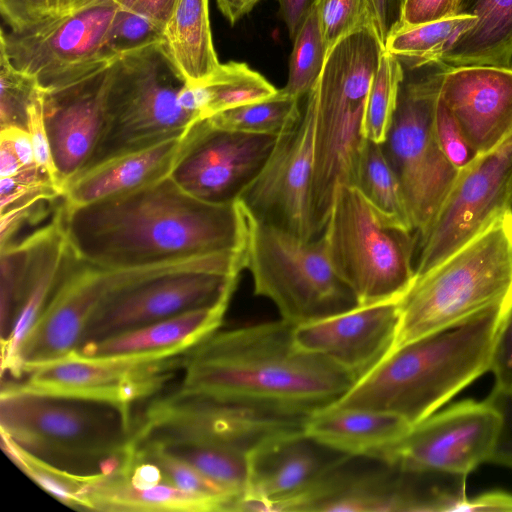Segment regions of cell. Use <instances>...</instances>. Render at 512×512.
I'll return each mask as SVG.
<instances>
[{"label":"cell","mask_w":512,"mask_h":512,"mask_svg":"<svg viewBox=\"0 0 512 512\" xmlns=\"http://www.w3.org/2000/svg\"><path fill=\"white\" fill-rule=\"evenodd\" d=\"M74 255L101 268H127L246 251L248 222L239 201L212 204L170 175L89 204L58 208Z\"/></svg>","instance_id":"obj_1"},{"label":"cell","mask_w":512,"mask_h":512,"mask_svg":"<svg viewBox=\"0 0 512 512\" xmlns=\"http://www.w3.org/2000/svg\"><path fill=\"white\" fill-rule=\"evenodd\" d=\"M280 319L216 331L185 355L182 393L310 415L356 382L331 360L299 348Z\"/></svg>","instance_id":"obj_2"},{"label":"cell","mask_w":512,"mask_h":512,"mask_svg":"<svg viewBox=\"0 0 512 512\" xmlns=\"http://www.w3.org/2000/svg\"><path fill=\"white\" fill-rule=\"evenodd\" d=\"M511 303L411 341L384 358L327 407L397 415L411 426L490 371L494 340Z\"/></svg>","instance_id":"obj_3"},{"label":"cell","mask_w":512,"mask_h":512,"mask_svg":"<svg viewBox=\"0 0 512 512\" xmlns=\"http://www.w3.org/2000/svg\"><path fill=\"white\" fill-rule=\"evenodd\" d=\"M385 47L376 26H363L336 42L307 94L314 108L310 215L315 235L323 233L335 193L356 186L367 139L364 117L370 87Z\"/></svg>","instance_id":"obj_4"},{"label":"cell","mask_w":512,"mask_h":512,"mask_svg":"<svg viewBox=\"0 0 512 512\" xmlns=\"http://www.w3.org/2000/svg\"><path fill=\"white\" fill-rule=\"evenodd\" d=\"M511 302L512 212H509L443 262L415 278L399 302V324L391 352L460 324L493 305Z\"/></svg>","instance_id":"obj_5"},{"label":"cell","mask_w":512,"mask_h":512,"mask_svg":"<svg viewBox=\"0 0 512 512\" xmlns=\"http://www.w3.org/2000/svg\"><path fill=\"white\" fill-rule=\"evenodd\" d=\"M1 432L50 461H98L113 474L132 446L135 424L118 408L82 399L40 395L2 385Z\"/></svg>","instance_id":"obj_6"},{"label":"cell","mask_w":512,"mask_h":512,"mask_svg":"<svg viewBox=\"0 0 512 512\" xmlns=\"http://www.w3.org/2000/svg\"><path fill=\"white\" fill-rule=\"evenodd\" d=\"M186 85L163 42L120 54L113 64L104 127L81 172L163 141L182 138L198 121L178 102Z\"/></svg>","instance_id":"obj_7"},{"label":"cell","mask_w":512,"mask_h":512,"mask_svg":"<svg viewBox=\"0 0 512 512\" xmlns=\"http://www.w3.org/2000/svg\"><path fill=\"white\" fill-rule=\"evenodd\" d=\"M322 235L334 271L359 305L402 298L416 278V234L380 213L355 186L337 189Z\"/></svg>","instance_id":"obj_8"},{"label":"cell","mask_w":512,"mask_h":512,"mask_svg":"<svg viewBox=\"0 0 512 512\" xmlns=\"http://www.w3.org/2000/svg\"><path fill=\"white\" fill-rule=\"evenodd\" d=\"M246 215L245 269L252 275L254 294L271 300L281 319L296 326L359 305L334 271L322 234L304 241Z\"/></svg>","instance_id":"obj_9"},{"label":"cell","mask_w":512,"mask_h":512,"mask_svg":"<svg viewBox=\"0 0 512 512\" xmlns=\"http://www.w3.org/2000/svg\"><path fill=\"white\" fill-rule=\"evenodd\" d=\"M450 67L444 62L403 67L396 108L381 144L400 182L416 238L428 228L458 174L434 133L435 107Z\"/></svg>","instance_id":"obj_10"},{"label":"cell","mask_w":512,"mask_h":512,"mask_svg":"<svg viewBox=\"0 0 512 512\" xmlns=\"http://www.w3.org/2000/svg\"><path fill=\"white\" fill-rule=\"evenodd\" d=\"M310 415L176 390L147 406L133 439L204 442L249 454L275 438L305 433Z\"/></svg>","instance_id":"obj_11"},{"label":"cell","mask_w":512,"mask_h":512,"mask_svg":"<svg viewBox=\"0 0 512 512\" xmlns=\"http://www.w3.org/2000/svg\"><path fill=\"white\" fill-rule=\"evenodd\" d=\"M118 9L115 0H74L24 27L1 29L0 47L17 69L35 76L43 88L51 87L116 58L107 41Z\"/></svg>","instance_id":"obj_12"},{"label":"cell","mask_w":512,"mask_h":512,"mask_svg":"<svg viewBox=\"0 0 512 512\" xmlns=\"http://www.w3.org/2000/svg\"><path fill=\"white\" fill-rule=\"evenodd\" d=\"M512 212V135L458 171L426 231L417 238L416 277Z\"/></svg>","instance_id":"obj_13"},{"label":"cell","mask_w":512,"mask_h":512,"mask_svg":"<svg viewBox=\"0 0 512 512\" xmlns=\"http://www.w3.org/2000/svg\"><path fill=\"white\" fill-rule=\"evenodd\" d=\"M185 354H135L89 357L71 352L25 370L22 383L6 386L21 392L94 401L118 408L132 419V405L156 393Z\"/></svg>","instance_id":"obj_14"},{"label":"cell","mask_w":512,"mask_h":512,"mask_svg":"<svg viewBox=\"0 0 512 512\" xmlns=\"http://www.w3.org/2000/svg\"><path fill=\"white\" fill-rule=\"evenodd\" d=\"M502 425V413L488 397L462 401L413 425L373 460L408 471L467 477L491 462Z\"/></svg>","instance_id":"obj_15"},{"label":"cell","mask_w":512,"mask_h":512,"mask_svg":"<svg viewBox=\"0 0 512 512\" xmlns=\"http://www.w3.org/2000/svg\"><path fill=\"white\" fill-rule=\"evenodd\" d=\"M279 136L213 126L201 119L182 137L170 177L195 198L232 204L255 179Z\"/></svg>","instance_id":"obj_16"},{"label":"cell","mask_w":512,"mask_h":512,"mask_svg":"<svg viewBox=\"0 0 512 512\" xmlns=\"http://www.w3.org/2000/svg\"><path fill=\"white\" fill-rule=\"evenodd\" d=\"M238 278L239 275L188 268L128 285L107 296L96 308L79 347L191 309L229 302Z\"/></svg>","instance_id":"obj_17"},{"label":"cell","mask_w":512,"mask_h":512,"mask_svg":"<svg viewBox=\"0 0 512 512\" xmlns=\"http://www.w3.org/2000/svg\"><path fill=\"white\" fill-rule=\"evenodd\" d=\"M314 108L306 96L298 122L280 135L263 168L238 201L254 219L304 241L317 236L310 215Z\"/></svg>","instance_id":"obj_18"},{"label":"cell","mask_w":512,"mask_h":512,"mask_svg":"<svg viewBox=\"0 0 512 512\" xmlns=\"http://www.w3.org/2000/svg\"><path fill=\"white\" fill-rule=\"evenodd\" d=\"M116 58L44 88V125L57 184L63 194L69 182L84 169L100 139Z\"/></svg>","instance_id":"obj_19"},{"label":"cell","mask_w":512,"mask_h":512,"mask_svg":"<svg viewBox=\"0 0 512 512\" xmlns=\"http://www.w3.org/2000/svg\"><path fill=\"white\" fill-rule=\"evenodd\" d=\"M400 300L358 305L333 316L296 325L294 342L299 348L336 363L358 381L392 351Z\"/></svg>","instance_id":"obj_20"},{"label":"cell","mask_w":512,"mask_h":512,"mask_svg":"<svg viewBox=\"0 0 512 512\" xmlns=\"http://www.w3.org/2000/svg\"><path fill=\"white\" fill-rule=\"evenodd\" d=\"M439 98L478 154L493 150L512 135V68L450 67Z\"/></svg>","instance_id":"obj_21"},{"label":"cell","mask_w":512,"mask_h":512,"mask_svg":"<svg viewBox=\"0 0 512 512\" xmlns=\"http://www.w3.org/2000/svg\"><path fill=\"white\" fill-rule=\"evenodd\" d=\"M327 449L305 433L275 438L257 447L248 454L246 494L231 511H274L280 503L302 494L347 456H326Z\"/></svg>","instance_id":"obj_22"},{"label":"cell","mask_w":512,"mask_h":512,"mask_svg":"<svg viewBox=\"0 0 512 512\" xmlns=\"http://www.w3.org/2000/svg\"><path fill=\"white\" fill-rule=\"evenodd\" d=\"M25 259L10 330L2 338V372L20 377L23 341L46 307L73 255L57 212L53 221L22 240Z\"/></svg>","instance_id":"obj_23"},{"label":"cell","mask_w":512,"mask_h":512,"mask_svg":"<svg viewBox=\"0 0 512 512\" xmlns=\"http://www.w3.org/2000/svg\"><path fill=\"white\" fill-rule=\"evenodd\" d=\"M229 302L191 309L134 329L81 345L77 352L101 357L135 354L180 356L221 326Z\"/></svg>","instance_id":"obj_24"},{"label":"cell","mask_w":512,"mask_h":512,"mask_svg":"<svg viewBox=\"0 0 512 512\" xmlns=\"http://www.w3.org/2000/svg\"><path fill=\"white\" fill-rule=\"evenodd\" d=\"M181 140L182 138L166 140L79 173L65 188V205L89 204L168 176L179 152Z\"/></svg>","instance_id":"obj_25"},{"label":"cell","mask_w":512,"mask_h":512,"mask_svg":"<svg viewBox=\"0 0 512 512\" xmlns=\"http://www.w3.org/2000/svg\"><path fill=\"white\" fill-rule=\"evenodd\" d=\"M411 427L401 417L386 412L325 407L308 417L305 435L340 454L373 460Z\"/></svg>","instance_id":"obj_26"},{"label":"cell","mask_w":512,"mask_h":512,"mask_svg":"<svg viewBox=\"0 0 512 512\" xmlns=\"http://www.w3.org/2000/svg\"><path fill=\"white\" fill-rule=\"evenodd\" d=\"M84 497L90 511H228V504L222 500L182 490L166 481L148 488H137L121 474H91L84 486Z\"/></svg>","instance_id":"obj_27"},{"label":"cell","mask_w":512,"mask_h":512,"mask_svg":"<svg viewBox=\"0 0 512 512\" xmlns=\"http://www.w3.org/2000/svg\"><path fill=\"white\" fill-rule=\"evenodd\" d=\"M455 15L477 21L443 53L441 62L512 68V0H458Z\"/></svg>","instance_id":"obj_28"},{"label":"cell","mask_w":512,"mask_h":512,"mask_svg":"<svg viewBox=\"0 0 512 512\" xmlns=\"http://www.w3.org/2000/svg\"><path fill=\"white\" fill-rule=\"evenodd\" d=\"M209 0H178L163 31V46L187 86L206 84L219 70Z\"/></svg>","instance_id":"obj_29"},{"label":"cell","mask_w":512,"mask_h":512,"mask_svg":"<svg viewBox=\"0 0 512 512\" xmlns=\"http://www.w3.org/2000/svg\"><path fill=\"white\" fill-rule=\"evenodd\" d=\"M476 21L473 16L454 15L401 27L388 37L384 47L403 67L417 68L428 63L441 62L443 53Z\"/></svg>","instance_id":"obj_30"},{"label":"cell","mask_w":512,"mask_h":512,"mask_svg":"<svg viewBox=\"0 0 512 512\" xmlns=\"http://www.w3.org/2000/svg\"><path fill=\"white\" fill-rule=\"evenodd\" d=\"M144 442L159 444L172 455L189 463L224 487L238 500L246 494L249 482L247 453L222 445L196 441Z\"/></svg>","instance_id":"obj_31"},{"label":"cell","mask_w":512,"mask_h":512,"mask_svg":"<svg viewBox=\"0 0 512 512\" xmlns=\"http://www.w3.org/2000/svg\"><path fill=\"white\" fill-rule=\"evenodd\" d=\"M355 187L380 213L414 232L400 182L381 144L366 141Z\"/></svg>","instance_id":"obj_32"},{"label":"cell","mask_w":512,"mask_h":512,"mask_svg":"<svg viewBox=\"0 0 512 512\" xmlns=\"http://www.w3.org/2000/svg\"><path fill=\"white\" fill-rule=\"evenodd\" d=\"M200 88L204 96L201 119L267 99L278 92L260 73L237 61L221 63L214 76Z\"/></svg>","instance_id":"obj_33"},{"label":"cell","mask_w":512,"mask_h":512,"mask_svg":"<svg viewBox=\"0 0 512 512\" xmlns=\"http://www.w3.org/2000/svg\"><path fill=\"white\" fill-rule=\"evenodd\" d=\"M300 100L278 90L267 99L228 109L205 119L223 129L280 136L300 119Z\"/></svg>","instance_id":"obj_34"},{"label":"cell","mask_w":512,"mask_h":512,"mask_svg":"<svg viewBox=\"0 0 512 512\" xmlns=\"http://www.w3.org/2000/svg\"><path fill=\"white\" fill-rule=\"evenodd\" d=\"M1 439L4 452L40 488L70 508L88 510L83 491L90 474L67 472L52 465L29 453L2 432Z\"/></svg>","instance_id":"obj_35"},{"label":"cell","mask_w":512,"mask_h":512,"mask_svg":"<svg viewBox=\"0 0 512 512\" xmlns=\"http://www.w3.org/2000/svg\"><path fill=\"white\" fill-rule=\"evenodd\" d=\"M293 42L288 80L280 90L284 94L302 99L318 80L328 53L315 6Z\"/></svg>","instance_id":"obj_36"},{"label":"cell","mask_w":512,"mask_h":512,"mask_svg":"<svg viewBox=\"0 0 512 512\" xmlns=\"http://www.w3.org/2000/svg\"><path fill=\"white\" fill-rule=\"evenodd\" d=\"M404 76L401 62L386 49L373 78L364 117V136L382 144L387 136Z\"/></svg>","instance_id":"obj_37"},{"label":"cell","mask_w":512,"mask_h":512,"mask_svg":"<svg viewBox=\"0 0 512 512\" xmlns=\"http://www.w3.org/2000/svg\"><path fill=\"white\" fill-rule=\"evenodd\" d=\"M43 90L37 78L17 69L0 47L1 129L19 127L28 130L29 109L42 96Z\"/></svg>","instance_id":"obj_38"},{"label":"cell","mask_w":512,"mask_h":512,"mask_svg":"<svg viewBox=\"0 0 512 512\" xmlns=\"http://www.w3.org/2000/svg\"><path fill=\"white\" fill-rule=\"evenodd\" d=\"M138 454L155 463L161 470L164 480L182 490L207 495L228 504L231 511L238 500L224 487L212 481L195 467L172 455L162 446L154 442L135 444Z\"/></svg>","instance_id":"obj_39"},{"label":"cell","mask_w":512,"mask_h":512,"mask_svg":"<svg viewBox=\"0 0 512 512\" xmlns=\"http://www.w3.org/2000/svg\"><path fill=\"white\" fill-rule=\"evenodd\" d=\"M315 8L327 50L349 33L375 25L370 0H316Z\"/></svg>","instance_id":"obj_40"},{"label":"cell","mask_w":512,"mask_h":512,"mask_svg":"<svg viewBox=\"0 0 512 512\" xmlns=\"http://www.w3.org/2000/svg\"><path fill=\"white\" fill-rule=\"evenodd\" d=\"M163 29L148 18L119 9L110 28L107 47L111 56L163 42Z\"/></svg>","instance_id":"obj_41"},{"label":"cell","mask_w":512,"mask_h":512,"mask_svg":"<svg viewBox=\"0 0 512 512\" xmlns=\"http://www.w3.org/2000/svg\"><path fill=\"white\" fill-rule=\"evenodd\" d=\"M434 133L442 153L458 171L479 155L468 143L453 114L440 98L435 107Z\"/></svg>","instance_id":"obj_42"},{"label":"cell","mask_w":512,"mask_h":512,"mask_svg":"<svg viewBox=\"0 0 512 512\" xmlns=\"http://www.w3.org/2000/svg\"><path fill=\"white\" fill-rule=\"evenodd\" d=\"M490 371L495 380L493 389L512 395V302L494 340Z\"/></svg>","instance_id":"obj_43"},{"label":"cell","mask_w":512,"mask_h":512,"mask_svg":"<svg viewBox=\"0 0 512 512\" xmlns=\"http://www.w3.org/2000/svg\"><path fill=\"white\" fill-rule=\"evenodd\" d=\"M28 131L32 139L36 165L45 170L50 175L55 185L59 188L56 180V173L53 163L51 147L44 125L43 94L32 104V106L29 109Z\"/></svg>","instance_id":"obj_44"},{"label":"cell","mask_w":512,"mask_h":512,"mask_svg":"<svg viewBox=\"0 0 512 512\" xmlns=\"http://www.w3.org/2000/svg\"><path fill=\"white\" fill-rule=\"evenodd\" d=\"M457 3L458 0H406L399 28L454 16Z\"/></svg>","instance_id":"obj_45"},{"label":"cell","mask_w":512,"mask_h":512,"mask_svg":"<svg viewBox=\"0 0 512 512\" xmlns=\"http://www.w3.org/2000/svg\"><path fill=\"white\" fill-rule=\"evenodd\" d=\"M488 398L502 413L503 425L491 463L512 469V395L493 389Z\"/></svg>","instance_id":"obj_46"},{"label":"cell","mask_w":512,"mask_h":512,"mask_svg":"<svg viewBox=\"0 0 512 512\" xmlns=\"http://www.w3.org/2000/svg\"><path fill=\"white\" fill-rule=\"evenodd\" d=\"M371 10L378 35L385 45L388 37L402 22L403 0H370Z\"/></svg>","instance_id":"obj_47"},{"label":"cell","mask_w":512,"mask_h":512,"mask_svg":"<svg viewBox=\"0 0 512 512\" xmlns=\"http://www.w3.org/2000/svg\"><path fill=\"white\" fill-rule=\"evenodd\" d=\"M126 10L137 13L151 20L164 30L178 0H115Z\"/></svg>","instance_id":"obj_48"},{"label":"cell","mask_w":512,"mask_h":512,"mask_svg":"<svg viewBox=\"0 0 512 512\" xmlns=\"http://www.w3.org/2000/svg\"><path fill=\"white\" fill-rule=\"evenodd\" d=\"M502 511L512 512V493L488 491L473 498L466 496L457 506L456 512Z\"/></svg>","instance_id":"obj_49"},{"label":"cell","mask_w":512,"mask_h":512,"mask_svg":"<svg viewBox=\"0 0 512 512\" xmlns=\"http://www.w3.org/2000/svg\"><path fill=\"white\" fill-rule=\"evenodd\" d=\"M280 15L286 24L289 37L293 40L313 10L316 0H277Z\"/></svg>","instance_id":"obj_50"},{"label":"cell","mask_w":512,"mask_h":512,"mask_svg":"<svg viewBox=\"0 0 512 512\" xmlns=\"http://www.w3.org/2000/svg\"><path fill=\"white\" fill-rule=\"evenodd\" d=\"M1 136L7 138L23 167L35 165L32 139L28 130L19 127L1 129Z\"/></svg>","instance_id":"obj_51"},{"label":"cell","mask_w":512,"mask_h":512,"mask_svg":"<svg viewBox=\"0 0 512 512\" xmlns=\"http://www.w3.org/2000/svg\"><path fill=\"white\" fill-rule=\"evenodd\" d=\"M23 166L16 155L11 142L0 137V176L1 178L13 177L20 173Z\"/></svg>","instance_id":"obj_52"},{"label":"cell","mask_w":512,"mask_h":512,"mask_svg":"<svg viewBox=\"0 0 512 512\" xmlns=\"http://www.w3.org/2000/svg\"><path fill=\"white\" fill-rule=\"evenodd\" d=\"M19 6L22 22L21 27L50 15L48 0H19Z\"/></svg>","instance_id":"obj_53"},{"label":"cell","mask_w":512,"mask_h":512,"mask_svg":"<svg viewBox=\"0 0 512 512\" xmlns=\"http://www.w3.org/2000/svg\"><path fill=\"white\" fill-rule=\"evenodd\" d=\"M221 13L233 25L247 14L244 0H216Z\"/></svg>","instance_id":"obj_54"},{"label":"cell","mask_w":512,"mask_h":512,"mask_svg":"<svg viewBox=\"0 0 512 512\" xmlns=\"http://www.w3.org/2000/svg\"><path fill=\"white\" fill-rule=\"evenodd\" d=\"M74 0H48L50 14H56L65 10Z\"/></svg>","instance_id":"obj_55"},{"label":"cell","mask_w":512,"mask_h":512,"mask_svg":"<svg viewBox=\"0 0 512 512\" xmlns=\"http://www.w3.org/2000/svg\"><path fill=\"white\" fill-rule=\"evenodd\" d=\"M259 1L261 0H244L247 13L250 12Z\"/></svg>","instance_id":"obj_56"},{"label":"cell","mask_w":512,"mask_h":512,"mask_svg":"<svg viewBox=\"0 0 512 512\" xmlns=\"http://www.w3.org/2000/svg\"><path fill=\"white\" fill-rule=\"evenodd\" d=\"M403 1H404V4H405V1H406V0H403Z\"/></svg>","instance_id":"obj_57"}]
</instances>
